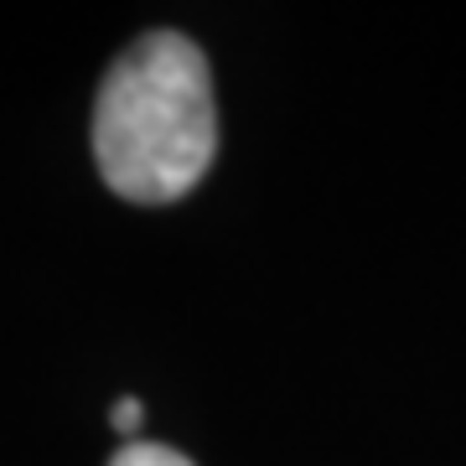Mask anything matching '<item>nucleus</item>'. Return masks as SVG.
<instances>
[{
	"mask_svg": "<svg viewBox=\"0 0 466 466\" xmlns=\"http://www.w3.org/2000/svg\"><path fill=\"white\" fill-rule=\"evenodd\" d=\"M109 420H115L119 435H135L140 431V420H146V410H140V400H119L115 410H109Z\"/></svg>",
	"mask_w": 466,
	"mask_h": 466,
	"instance_id": "obj_3",
	"label": "nucleus"
},
{
	"mask_svg": "<svg viewBox=\"0 0 466 466\" xmlns=\"http://www.w3.org/2000/svg\"><path fill=\"white\" fill-rule=\"evenodd\" d=\"M109 466H192L182 456V451L171 446H150V441H125V446L115 451V461Z\"/></svg>",
	"mask_w": 466,
	"mask_h": 466,
	"instance_id": "obj_2",
	"label": "nucleus"
},
{
	"mask_svg": "<svg viewBox=\"0 0 466 466\" xmlns=\"http://www.w3.org/2000/svg\"><path fill=\"white\" fill-rule=\"evenodd\" d=\"M94 156L125 202H177L218 156L213 78L182 32L140 36L99 88Z\"/></svg>",
	"mask_w": 466,
	"mask_h": 466,
	"instance_id": "obj_1",
	"label": "nucleus"
}]
</instances>
